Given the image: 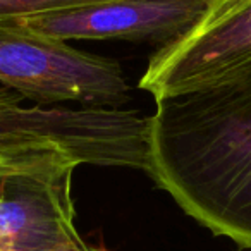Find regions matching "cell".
<instances>
[{
	"instance_id": "obj_1",
	"label": "cell",
	"mask_w": 251,
	"mask_h": 251,
	"mask_svg": "<svg viewBox=\"0 0 251 251\" xmlns=\"http://www.w3.org/2000/svg\"><path fill=\"white\" fill-rule=\"evenodd\" d=\"M155 103L145 171L198 224L251 250V79Z\"/></svg>"
},
{
	"instance_id": "obj_2",
	"label": "cell",
	"mask_w": 251,
	"mask_h": 251,
	"mask_svg": "<svg viewBox=\"0 0 251 251\" xmlns=\"http://www.w3.org/2000/svg\"><path fill=\"white\" fill-rule=\"evenodd\" d=\"M0 105V157L57 148L79 164L147 169L150 117L119 107Z\"/></svg>"
},
{
	"instance_id": "obj_3",
	"label": "cell",
	"mask_w": 251,
	"mask_h": 251,
	"mask_svg": "<svg viewBox=\"0 0 251 251\" xmlns=\"http://www.w3.org/2000/svg\"><path fill=\"white\" fill-rule=\"evenodd\" d=\"M0 83L40 105L79 101L119 107L129 97V84L115 60L38 35L19 21H0Z\"/></svg>"
},
{
	"instance_id": "obj_4",
	"label": "cell",
	"mask_w": 251,
	"mask_h": 251,
	"mask_svg": "<svg viewBox=\"0 0 251 251\" xmlns=\"http://www.w3.org/2000/svg\"><path fill=\"white\" fill-rule=\"evenodd\" d=\"M77 165L57 148L0 157V251H47L83 241L74 222Z\"/></svg>"
},
{
	"instance_id": "obj_5",
	"label": "cell",
	"mask_w": 251,
	"mask_h": 251,
	"mask_svg": "<svg viewBox=\"0 0 251 251\" xmlns=\"http://www.w3.org/2000/svg\"><path fill=\"white\" fill-rule=\"evenodd\" d=\"M251 79V0H217L193 31L151 57L140 88L155 101Z\"/></svg>"
},
{
	"instance_id": "obj_6",
	"label": "cell",
	"mask_w": 251,
	"mask_h": 251,
	"mask_svg": "<svg viewBox=\"0 0 251 251\" xmlns=\"http://www.w3.org/2000/svg\"><path fill=\"white\" fill-rule=\"evenodd\" d=\"M217 0H107L100 4L21 19L38 35L62 40L150 42L160 47L181 40L205 19Z\"/></svg>"
},
{
	"instance_id": "obj_7",
	"label": "cell",
	"mask_w": 251,
	"mask_h": 251,
	"mask_svg": "<svg viewBox=\"0 0 251 251\" xmlns=\"http://www.w3.org/2000/svg\"><path fill=\"white\" fill-rule=\"evenodd\" d=\"M107 0H0V21H21Z\"/></svg>"
},
{
	"instance_id": "obj_8",
	"label": "cell",
	"mask_w": 251,
	"mask_h": 251,
	"mask_svg": "<svg viewBox=\"0 0 251 251\" xmlns=\"http://www.w3.org/2000/svg\"><path fill=\"white\" fill-rule=\"evenodd\" d=\"M47 251H105V250L90 246V244H86L84 241H77V243H71V244H66V246H59V248H53V250H47Z\"/></svg>"
},
{
	"instance_id": "obj_9",
	"label": "cell",
	"mask_w": 251,
	"mask_h": 251,
	"mask_svg": "<svg viewBox=\"0 0 251 251\" xmlns=\"http://www.w3.org/2000/svg\"><path fill=\"white\" fill-rule=\"evenodd\" d=\"M18 98H23V97L16 93V91L9 90V88H0V105L7 103V101H12V100H18Z\"/></svg>"
}]
</instances>
